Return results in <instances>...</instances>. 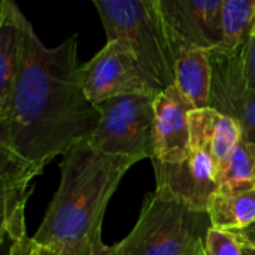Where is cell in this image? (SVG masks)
<instances>
[{"instance_id":"obj_1","label":"cell","mask_w":255,"mask_h":255,"mask_svg":"<svg viewBox=\"0 0 255 255\" xmlns=\"http://www.w3.org/2000/svg\"><path fill=\"white\" fill-rule=\"evenodd\" d=\"M78 70V34L48 48L30 22L10 111L0 121V145L43 172L52 158L88 140L100 109L85 96Z\"/></svg>"},{"instance_id":"obj_2","label":"cell","mask_w":255,"mask_h":255,"mask_svg":"<svg viewBox=\"0 0 255 255\" xmlns=\"http://www.w3.org/2000/svg\"><path fill=\"white\" fill-rule=\"evenodd\" d=\"M131 158L97 151L88 140L63 155L60 185L31 238L58 255H102L103 217Z\"/></svg>"},{"instance_id":"obj_3","label":"cell","mask_w":255,"mask_h":255,"mask_svg":"<svg viewBox=\"0 0 255 255\" xmlns=\"http://www.w3.org/2000/svg\"><path fill=\"white\" fill-rule=\"evenodd\" d=\"M106 39L124 45L163 91L175 85L176 51L158 0H94Z\"/></svg>"},{"instance_id":"obj_4","label":"cell","mask_w":255,"mask_h":255,"mask_svg":"<svg viewBox=\"0 0 255 255\" xmlns=\"http://www.w3.org/2000/svg\"><path fill=\"white\" fill-rule=\"evenodd\" d=\"M208 212L191 211L149 193L133 230L102 255H200L208 230Z\"/></svg>"},{"instance_id":"obj_5","label":"cell","mask_w":255,"mask_h":255,"mask_svg":"<svg viewBox=\"0 0 255 255\" xmlns=\"http://www.w3.org/2000/svg\"><path fill=\"white\" fill-rule=\"evenodd\" d=\"M155 97L134 94L111 99L99 106L100 123L88 139L97 151L131 158L136 163L152 158Z\"/></svg>"},{"instance_id":"obj_6","label":"cell","mask_w":255,"mask_h":255,"mask_svg":"<svg viewBox=\"0 0 255 255\" xmlns=\"http://www.w3.org/2000/svg\"><path fill=\"white\" fill-rule=\"evenodd\" d=\"M78 78L94 106L117 97L161 93L133 54L117 40H108L90 61L79 66Z\"/></svg>"},{"instance_id":"obj_7","label":"cell","mask_w":255,"mask_h":255,"mask_svg":"<svg viewBox=\"0 0 255 255\" xmlns=\"http://www.w3.org/2000/svg\"><path fill=\"white\" fill-rule=\"evenodd\" d=\"M155 194L196 212H208L212 196L220 188V175L211 152L191 145L190 155L181 163L152 161Z\"/></svg>"},{"instance_id":"obj_8","label":"cell","mask_w":255,"mask_h":255,"mask_svg":"<svg viewBox=\"0 0 255 255\" xmlns=\"http://www.w3.org/2000/svg\"><path fill=\"white\" fill-rule=\"evenodd\" d=\"M212 66V85L209 108L232 118L242 136L255 143V91L248 85L241 49L232 54L209 51Z\"/></svg>"},{"instance_id":"obj_9","label":"cell","mask_w":255,"mask_h":255,"mask_svg":"<svg viewBox=\"0 0 255 255\" xmlns=\"http://www.w3.org/2000/svg\"><path fill=\"white\" fill-rule=\"evenodd\" d=\"M224 0H158L169 37L178 54L182 48L217 49L223 40Z\"/></svg>"},{"instance_id":"obj_10","label":"cell","mask_w":255,"mask_h":255,"mask_svg":"<svg viewBox=\"0 0 255 255\" xmlns=\"http://www.w3.org/2000/svg\"><path fill=\"white\" fill-rule=\"evenodd\" d=\"M154 114V154L151 161L181 163L191 152L190 114L194 108L172 85L155 97Z\"/></svg>"},{"instance_id":"obj_11","label":"cell","mask_w":255,"mask_h":255,"mask_svg":"<svg viewBox=\"0 0 255 255\" xmlns=\"http://www.w3.org/2000/svg\"><path fill=\"white\" fill-rule=\"evenodd\" d=\"M40 169L22 160L9 146L0 145V179H1V238L10 244L25 235V206L33 190V179Z\"/></svg>"},{"instance_id":"obj_12","label":"cell","mask_w":255,"mask_h":255,"mask_svg":"<svg viewBox=\"0 0 255 255\" xmlns=\"http://www.w3.org/2000/svg\"><path fill=\"white\" fill-rule=\"evenodd\" d=\"M30 21L12 0L0 3V121L12 105L13 91L25 51V31Z\"/></svg>"},{"instance_id":"obj_13","label":"cell","mask_w":255,"mask_h":255,"mask_svg":"<svg viewBox=\"0 0 255 255\" xmlns=\"http://www.w3.org/2000/svg\"><path fill=\"white\" fill-rule=\"evenodd\" d=\"M191 145L206 148L217 166L220 181L226 173L242 131L227 115L212 109H194L190 114Z\"/></svg>"},{"instance_id":"obj_14","label":"cell","mask_w":255,"mask_h":255,"mask_svg":"<svg viewBox=\"0 0 255 255\" xmlns=\"http://www.w3.org/2000/svg\"><path fill=\"white\" fill-rule=\"evenodd\" d=\"M212 85V66L209 51L202 48H182L175 64V87L194 109L209 108Z\"/></svg>"},{"instance_id":"obj_15","label":"cell","mask_w":255,"mask_h":255,"mask_svg":"<svg viewBox=\"0 0 255 255\" xmlns=\"http://www.w3.org/2000/svg\"><path fill=\"white\" fill-rule=\"evenodd\" d=\"M208 215L215 229L239 232L255 223V187L218 188L212 196Z\"/></svg>"},{"instance_id":"obj_16","label":"cell","mask_w":255,"mask_h":255,"mask_svg":"<svg viewBox=\"0 0 255 255\" xmlns=\"http://www.w3.org/2000/svg\"><path fill=\"white\" fill-rule=\"evenodd\" d=\"M223 40L217 51L236 52L255 30V0H224L223 3Z\"/></svg>"},{"instance_id":"obj_17","label":"cell","mask_w":255,"mask_h":255,"mask_svg":"<svg viewBox=\"0 0 255 255\" xmlns=\"http://www.w3.org/2000/svg\"><path fill=\"white\" fill-rule=\"evenodd\" d=\"M255 187V143L241 136L230 164L220 181V188Z\"/></svg>"},{"instance_id":"obj_18","label":"cell","mask_w":255,"mask_h":255,"mask_svg":"<svg viewBox=\"0 0 255 255\" xmlns=\"http://www.w3.org/2000/svg\"><path fill=\"white\" fill-rule=\"evenodd\" d=\"M242 244L232 232L211 227L206 233L203 255H242Z\"/></svg>"},{"instance_id":"obj_19","label":"cell","mask_w":255,"mask_h":255,"mask_svg":"<svg viewBox=\"0 0 255 255\" xmlns=\"http://www.w3.org/2000/svg\"><path fill=\"white\" fill-rule=\"evenodd\" d=\"M244 76L248 85L255 91V36H251L248 42L241 48Z\"/></svg>"},{"instance_id":"obj_20","label":"cell","mask_w":255,"mask_h":255,"mask_svg":"<svg viewBox=\"0 0 255 255\" xmlns=\"http://www.w3.org/2000/svg\"><path fill=\"white\" fill-rule=\"evenodd\" d=\"M7 255H58L52 253L51 250H46L40 245H37L31 238H24L18 242L10 244V248Z\"/></svg>"},{"instance_id":"obj_21","label":"cell","mask_w":255,"mask_h":255,"mask_svg":"<svg viewBox=\"0 0 255 255\" xmlns=\"http://www.w3.org/2000/svg\"><path fill=\"white\" fill-rule=\"evenodd\" d=\"M242 245H247V247H253L255 248V223L251 224L250 227L244 229V230H239V232H232Z\"/></svg>"},{"instance_id":"obj_22","label":"cell","mask_w":255,"mask_h":255,"mask_svg":"<svg viewBox=\"0 0 255 255\" xmlns=\"http://www.w3.org/2000/svg\"><path fill=\"white\" fill-rule=\"evenodd\" d=\"M244 250H242V255H255V248L253 247H247V245H242Z\"/></svg>"},{"instance_id":"obj_23","label":"cell","mask_w":255,"mask_h":255,"mask_svg":"<svg viewBox=\"0 0 255 255\" xmlns=\"http://www.w3.org/2000/svg\"><path fill=\"white\" fill-rule=\"evenodd\" d=\"M253 36H255V30H254V34H253Z\"/></svg>"},{"instance_id":"obj_24","label":"cell","mask_w":255,"mask_h":255,"mask_svg":"<svg viewBox=\"0 0 255 255\" xmlns=\"http://www.w3.org/2000/svg\"><path fill=\"white\" fill-rule=\"evenodd\" d=\"M200 255H203V254H200Z\"/></svg>"}]
</instances>
